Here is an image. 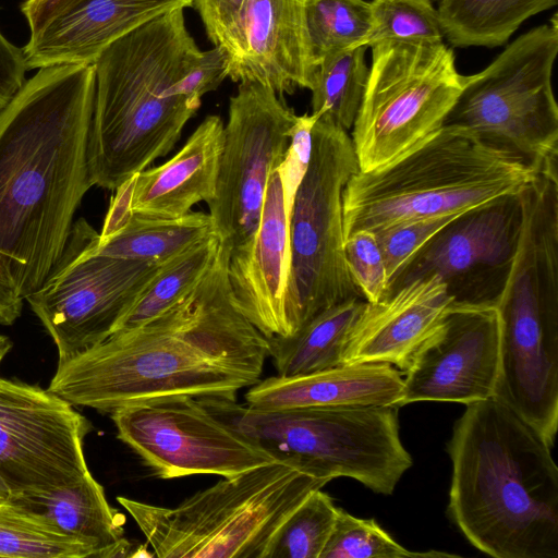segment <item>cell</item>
I'll return each instance as SVG.
<instances>
[{
	"label": "cell",
	"instance_id": "1",
	"mask_svg": "<svg viewBox=\"0 0 558 558\" xmlns=\"http://www.w3.org/2000/svg\"><path fill=\"white\" fill-rule=\"evenodd\" d=\"M229 254L219 243L213 265L184 299L59 363L48 390L109 413L165 396L236 399L259 380L268 339L233 302Z\"/></svg>",
	"mask_w": 558,
	"mask_h": 558
},
{
	"label": "cell",
	"instance_id": "2",
	"mask_svg": "<svg viewBox=\"0 0 558 558\" xmlns=\"http://www.w3.org/2000/svg\"><path fill=\"white\" fill-rule=\"evenodd\" d=\"M94 65L40 68L0 111V253L25 299L49 276L94 185Z\"/></svg>",
	"mask_w": 558,
	"mask_h": 558
},
{
	"label": "cell",
	"instance_id": "3",
	"mask_svg": "<svg viewBox=\"0 0 558 558\" xmlns=\"http://www.w3.org/2000/svg\"><path fill=\"white\" fill-rule=\"evenodd\" d=\"M550 445L492 397L466 404L447 452V513L495 558H558V468Z\"/></svg>",
	"mask_w": 558,
	"mask_h": 558
},
{
	"label": "cell",
	"instance_id": "4",
	"mask_svg": "<svg viewBox=\"0 0 558 558\" xmlns=\"http://www.w3.org/2000/svg\"><path fill=\"white\" fill-rule=\"evenodd\" d=\"M201 49L184 9L157 16L107 47L95 61L88 142L94 185L116 191L166 156L196 113L174 90Z\"/></svg>",
	"mask_w": 558,
	"mask_h": 558
},
{
	"label": "cell",
	"instance_id": "5",
	"mask_svg": "<svg viewBox=\"0 0 558 558\" xmlns=\"http://www.w3.org/2000/svg\"><path fill=\"white\" fill-rule=\"evenodd\" d=\"M539 172L466 130L442 126L393 161L350 178L342 192L343 236L460 215L520 193Z\"/></svg>",
	"mask_w": 558,
	"mask_h": 558
},
{
	"label": "cell",
	"instance_id": "6",
	"mask_svg": "<svg viewBox=\"0 0 558 558\" xmlns=\"http://www.w3.org/2000/svg\"><path fill=\"white\" fill-rule=\"evenodd\" d=\"M196 398L275 461L327 483L345 476L391 495L413 463L400 438L396 405L260 410L236 399Z\"/></svg>",
	"mask_w": 558,
	"mask_h": 558
},
{
	"label": "cell",
	"instance_id": "7",
	"mask_svg": "<svg viewBox=\"0 0 558 558\" xmlns=\"http://www.w3.org/2000/svg\"><path fill=\"white\" fill-rule=\"evenodd\" d=\"M326 481L272 461L223 477L175 507L117 497L160 558H264L284 519Z\"/></svg>",
	"mask_w": 558,
	"mask_h": 558
},
{
	"label": "cell",
	"instance_id": "8",
	"mask_svg": "<svg viewBox=\"0 0 558 558\" xmlns=\"http://www.w3.org/2000/svg\"><path fill=\"white\" fill-rule=\"evenodd\" d=\"M558 21L517 37L484 70L463 75L442 126L466 130L542 171L558 170V106L553 69Z\"/></svg>",
	"mask_w": 558,
	"mask_h": 558
},
{
	"label": "cell",
	"instance_id": "9",
	"mask_svg": "<svg viewBox=\"0 0 558 558\" xmlns=\"http://www.w3.org/2000/svg\"><path fill=\"white\" fill-rule=\"evenodd\" d=\"M357 171L348 131L319 117L289 220L292 335L319 312L349 299H364L351 277L343 236L342 192Z\"/></svg>",
	"mask_w": 558,
	"mask_h": 558
},
{
	"label": "cell",
	"instance_id": "10",
	"mask_svg": "<svg viewBox=\"0 0 558 558\" xmlns=\"http://www.w3.org/2000/svg\"><path fill=\"white\" fill-rule=\"evenodd\" d=\"M352 126L359 170L380 168L438 132L462 90L456 57L445 43L381 41Z\"/></svg>",
	"mask_w": 558,
	"mask_h": 558
},
{
	"label": "cell",
	"instance_id": "11",
	"mask_svg": "<svg viewBox=\"0 0 558 558\" xmlns=\"http://www.w3.org/2000/svg\"><path fill=\"white\" fill-rule=\"evenodd\" d=\"M99 233L74 223L59 262L26 296L58 350V364L112 335L161 264L99 255Z\"/></svg>",
	"mask_w": 558,
	"mask_h": 558
},
{
	"label": "cell",
	"instance_id": "12",
	"mask_svg": "<svg viewBox=\"0 0 558 558\" xmlns=\"http://www.w3.org/2000/svg\"><path fill=\"white\" fill-rule=\"evenodd\" d=\"M296 117L257 82H240L230 97L216 193L207 203L214 234L229 250L258 228L269 175L284 158Z\"/></svg>",
	"mask_w": 558,
	"mask_h": 558
},
{
	"label": "cell",
	"instance_id": "13",
	"mask_svg": "<svg viewBox=\"0 0 558 558\" xmlns=\"http://www.w3.org/2000/svg\"><path fill=\"white\" fill-rule=\"evenodd\" d=\"M110 414L119 439L162 480L194 474L231 477L275 461L196 397L153 398Z\"/></svg>",
	"mask_w": 558,
	"mask_h": 558
},
{
	"label": "cell",
	"instance_id": "14",
	"mask_svg": "<svg viewBox=\"0 0 558 558\" xmlns=\"http://www.w3.org/2000/svg\"><path fill=\"white\" fill-rule=\"evenodd\" d=\"M520 193L451 220L388 281L384 298L413 280L436 275L445 283L452 306H495L519 239Z\"/></svg>",
	"mask_w": 558,
	"mask_h": 558
},
{
	"label": "cell",
	"instance_id": "15",
	"mask_svg": "<svg viewBox=\"0 0 558 558\" xmlns=\"http://www.w3.org/2000/svg\"><path fill=\"white\" fill-rule=\"evenodd\" d=\"M92 425L58 395L0 378V475L12 495L53 490L89 472Z\"/></svg>",
	"mask_w": 558,
	"mask_h": 558
},
{
	"label": "cell",
	"instance_id": "16",
	"mask_svg": "<svg viewBox=\"0 0 558 558\" xmlns=\"http://www.w3.org/2000/svg\"><path fill=\"white\" fill-rule=\"evenodd\" d=\"M499 344L495 306H452L412 356L398 407L421 401L466 405L492 398Z\"/></svg>",
	"mask_w": 558,
	"mask_h": 558
},
{
	"label": "cell",
	"instance_id": "17",
	"mask_svg": "<svg viewBox=\"0 0 558 558\" xmlns=\"http://www.w3.org/2000/svg\"><path fill=\"white\" fill-rule=\"evenodd\" d=\"M306 0H245L222 47L233 82H257L280 97L310 89L313 64L305 24Z\"/></svg>",
	"mask_w": 558,
	"mask_h": 558
},
{
	"label": "cell",
	"instance_id": "18",
	"mask_svg": "<svg viewBox=\"0 0 558 558\" xmlns=\"http://www.w3.org/2000/svg\"><path fill=\"white\" fill-rule=\"evenodd\" d=\"M289 216L279 169L271 171L255 233L230 250L227 274L238 310L266 337L292 335Z\"/></svg>",
	"mask_w": 558,
	"mask_h": 558
},
{
	"label": "cell",
	"instance_id": "19",
	"mask_svg": "<svg viewBox=\"0 0 558 558\" xmlns=\"http://www.w3.org/2000/svg\"><path fill=\"white\" fill-rule=\"evenodd\" d=\"M452 307L442 280L429 276L366 305L350 330L343 365L387 363L405 371Z\"/></svg>",
	"mask_w": 558,
	"mask_h": 558
},
{
	"label": "cell",
	"instance_id": "20",
	"mask_svg": "<svg viewBox=\"0 0 558 558\" xmlns=\"http://www.w3.org/2000/svg\"><path fill=\"white\" fill-rule=\"evenodd\" d=\"M192 7V0H76L31 34L22 49L27 70L93 65L116 40L159 15Z\"/></svg>",
	"mask_w": 558,
	"mask_h": 558
},
{
	"label": "cell",
	"instance_id": "21",
	"mask_svg": "<svg viewBox=\"0 0 558 558\" xmlns=\"http://www.w3.org/2000/svg\"><path fill=\"white\" fill-rule=\"evenodd\" d=\"M223 129L219 116H207L172 158L136 173L118 187L128 211L175 218L199 202L209 203L216 193Z\"/></svg>",
	"mask_w": 558,
	"mask_h": 558
},
{
	"label": "cell",
	"instance_id": "22",
	"mask_svg": "<svg viewBox=\"0 0 558 558\" xmlns=\"http://www.w3.org/2000/svg\"><path fill=\"white\" fill-rule=\"evenodd\" d=\"M402 388L403 378L399 369L390 364H344L303 376L276 375L258 380L245 393V404L260 410L339 405L398 407Z\"/></svg>",
	"mask_w": 558,
	"mask_h": 558
},
{
	"label": "cell",
	"instance_id": "23",
	"mask_svg": "<svg viewBox=\"0 0 558 558\" xmlns=\"http://www.w3.org/2000/svg\"><path fill=\"white\" fill-rule=\"evenodd\" d=\"M10 502L92 546L98 558L131 555V543L124 536L125 519L109 505L104 487L90 472L53 490L12 495Z\"/></svg>",
	"mask_w": 558,
	"mask_h": 558
},
{
	"label": "cell",
	"instance_id": "24",
	"mask_svg": "<svg viewBox=\"0 0 558 558\" xmlns=\"http://www.w3.org/2000/svg\"><path fill=\"white\" fill-rule=\"evenodd\" d=\"M211 234L209 214L190 211L175 218H160L130 213L118 222L104 223L95 252L162 264Z\"/></svg>",
	"mask_w": 558,
	"mask_h": 558
},
{
	"label": "cell",
	"instance_id": "25",
	"mask_svg": "<svg viewBox=\"0 0 558 558\" xmlns=\"http://www.w3.org/2000/svg\"><path fill=\"white\" fill-rule=\"evenodd\" d=\"M365 305L364 299H349L319 312L290 337L267 338L277 376L296 377L343 365L348 335Z\"/></svg>",
	"mask_w": 558,
	"mask_h": 558
},
{
	"label": "cell",
	"instance_id": "26",
	"mask_svg": "<svg viewBox=\"0 0 558 558\" xmlns=\"http://www.w3.org/2000/svg\"><path fill=\"white\" fill-rule=\"evenodd\" d=\"M558 0H440L445 38L457 48H495L506 44L523 22L550 10Z\"/></svg>",
	"mask_w": 558,
	"mask_h": 558
},
{
	"label": "cell",
	"instance_id": "27",
	"mask_svg": "<svg viewBox=\"0 0 558 558\" xmlns=\"http://www.w3.org/2000/svg\"><path fill=\"white\" fill-rule=\"evenodd\" d=\"M218 247L211 234L163 262L114 332L135 328L189 295L213 265Z\"/></svg>",
	"mask_w": 558,
	"mask_h": 558
},
{
	"label": "cell",
	"instance_id": "28",
	"mask_svg": "<svg viewBox=\"0 0 558 558\" xmlns=\"http://www.w3.org/2000/svg\"><path fill=\"white\" fill-rule=\"evenodd\" d=\"M365 51L363 46L336 51L318 63L310 88L312 113L352 129L368 77Z\"/></svg>",
	"mask_w": 558,
	"mask_h": 558
},
{
	"label": "cell",
	"instance_id": "29",
	"mask_svg": "<svg viewBox=\"0 0 558 558\" xmlns=\"http://www.w3.org/2000/svg\"><path fill=\"white\" fill-rule=\"evenodd\" d=\"M0 557L98 558L83 541L12 502L0 505Z\"/></svg>",
	"mask_w": 558,
	"mask_h": 558
},
{
	"label": "cell",
	"instance_id": "30",
	"mask_svg": "<svg viewBox=\"0 0 558 558\" xmlns=\"http://www.w3.org/2000/svg\"><path fill=\"white\" fill-rule=\"evenodd\" d=\"M305 24L315 68L328 54L355 47L371 27L369 2L365 0H306Z\"/></svg>",
	"mask_w": 558,
	"mask_h": 558
},
{
	"label": "cell",
	"instance_id": "31",
	"mask_svg": "<svg viewBox=\"0 0 558 558\" xmlns=\"http://www.w3.org/2000/svg\"><path fill=\"white\" fill-rule=\"evenodd\" d=\"M337 513L328 494L311 492L277 529L264 558H320Z\"/></svg>",
	"mask_w": 558,
	"mask_h": 558
},
{
	"label": "cell",
	"instance_id": "32",
	"mask_svg": "<svg viewBox=\"0 0 558 558\" xmlns=\"http://www.w3.org/2000/svg\"><path fill=\"white\" fill-rule=\"evenodd\" d=\"M371 27L360 47L381 41L415 45L444 43L437 8L432 0H372Z\"/></svg>",
	"mask_w": 558,
	"mask_h": 558
},
{
	"label": "cell",
	"instance_id": "33",
	"mask_svg": "<svg viewBox=\"0 0 558 558\" xmlns=\"http://www.w3.org/2000/svg\"><path fill=\"white\" fill-rule=\"evenodd\" d=\"M446 557V553L410 551L397 543L374 519H360L338 508L336 522L320 558Z\"/></svg>",
	"mask_w": 558,
	"mask_h": 558
},
{
	"label": "cell",
	"instance_id": "34",
	"mask_svg": "<svg viewBox=\"0 0 558 558\" xmlns=\"http://www.w3.org/2000/svg\"><path fill=\"white\" fill-rule=\"evenodd\" d=\"M458 216L417 219L375 232L386 267L387 283L416 252Z\"/></svg>",
	"mask_w": 558,
	"mask_h": 558
},
{
	"label": "cell",
	"instance_id": "35",
	"mask_svg": "<svg viewBox=\"0 0 558 558\" xmlns=\"http://www.w3.org/2000/svg\"><path fill=\"white\" fill-rule=\"evenodd\" d=\"M344 254L351 277L366 302L380 301L387 289V272L376 235L356 231L344 239Z\"/></svg>",
	"mask_w": 558,
	"mask_h": 558
},
{
	"label": "cell",
	"instance_id": "36",
	"mask_svg": "<svg viewBox=\"0 0 558 558\" xmlns=\"http://www.w3.org/2000/svg\"><path fill=\"white\" fill-rule=\"evenodd\" d=\"M229 74V53L221 45L199 51L187 71L174 84V90L197 110L202 97L219 87Z\"/></svg>",
	"mask_w": 558,
	"mask_h": 558
},
{
	"label": "cell",
	"instance_id": "37",
	"mask_svg": "<svg viewBox=\"0 0 558 558\" xmlns=\"http://www.w3.org/2000/svg\"><path fill=\"white\" fill-rule=\"evenodd\" d=\"M245 0H192L208 39L221 45L236 21Z\"/></svg>",
	"mask_w": 558,
	"mask_h": 558
},
{
	"label": "cell",
	"instance_id": "38",
	"mask_svg": "<svg viewBox=\"0 0 558 558\" xmlns=\"http://www.w3.org/2000/svg\"><path fill=\"white\" fill-rule=\"evenodd\" d=\"M26 70L23 50L0 32V111L24 85Z\"/></svg>",
	"mask_w": 558,
	"mask_h": 558
},
{
	"label": "cell",
	"instance_id": "39",
	"mask_svg": "<svg viewBox=\"0 0 558 558\" xmlns=\"http://www.w3.org/2000/svg\"><path fill=\"white\" fill-rule=\"evenodd\" d=\"M23 300L16 289L9 264L0 253V324L12 325L20 317Z\"/></svg>",
	"mask_w": 558,
	"mask_h": 558
},
{
	"label": "cell",
	"instance_id": "40",
	"mask_svg": "<svg viewBox=\"0 0 558 558\" xmlns=\"http://www.w3.org/2000/svg\"><path fill=\"white\" fill-rule=\"evenodd\" d=\"M75 1L76 0H25L21 5V11L28 23L31 34H35Z\"/></svg>",
	"mask_w": 558,
	"mask_h": 558
},
{
	"label": "cell",
	"instance_id": "41",
	"mask_svg": "<svg viewBox=\"0 0 558 558\" xmlns=\"http://www.w3.org/2000/svg\"><path fill=\"white\" fill-rule=\"evenodd\" d=\"M12 498V492L8 484L4 482V480L0 475V505L10 502Z\"/></svg>",
	"mask_w": 558,
	"mask_h": 558
},
{
	"label": "cell",
	"instance_id": "42",
	"mask_svg": "<svg viewBox=\"0 0 558 558\" xmlns=\"http://www.w3.org/2000/svg\"><path fill=\"white\" fill-rule=\"evenodd\" d=\"M11 340L7 336L0 335V363L7 353L11 350Z\"/></svg>",
	"mask_w": 558,
	"mask_h": 558
},
{
	"label": "cell",
	"instance_id": "43",
	"mask_svg": "<svg viewBox=\"0 0 558 558\" xmlns=\"http://www.w3.org/2000/svg\"><path fill=\"white\" fill-rule=\"evenodd\" d=\"M432 1H433L434 3H435V2H436V3H438L440 0H432Z\"/></svg>",
	"mask_w": 558,
	"mask_h": 558
}]
</instances>
